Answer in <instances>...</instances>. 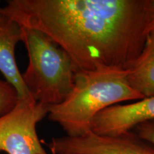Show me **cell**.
I'll return each mask as SVG.
<instances>
[{
  "mask_svg": "<svg viewBox=\"0 0 154 154\" xmlns=\"http://www.w3.org/2000/svg\"><path fill=\"white\" fill-rule=\"evenodd\" d=\"M0 13L49 36L77 72L129 70L153 31L151 0H8Z\"/></svg>",
  "mask_w": 154,
  "mask_h": 154,
  "instance_id": "obj_1",
  "label": "cell"
},
{
  "mask_svg": "<svg viewBox=\"0 0 154 154\" xmlns=\"http://www.w3.org/2000/svg\"><path fill=\"white\" fill-rule=\"evenodd\" d=\"M143 96L127 80V71H79L73 89L61 103L48 107V118L61 127L66 136H79L91 131L92 121L107 108Z\"/></svg>",
  "mask_w": 154,
  "mask_h": 154,
  "instance_id": "obj_2",
  "label": "cell"
},
{
  "mask_svg": "<svg viewBox=\"0 0 154 154\" xmlns=\"http://www.w3.org/2000/svg\"><path fill=\"white\" fill-rule=\"evenodd\" d=\"M21 29V42L29 57L27 68L22 74L25 86L36 103L47 107L59 104L74 87L77 71L72 59L45 34L23 26Z\"/></svg>",
  "mask_w": 154,
  "mask_h": 154,
  "instance_id": "obj_3",
  "label": "cell"
},
{
  "mask_svg": "<svg viewBox=\"0 0 154 154\" xmlns=\"http://www.w3.org/2000/svg\"><path fill=\"white\" fill-rule=\"evenodd\" d=\"M48 114V107L19 100L0 117V152L8 154H48L36 132V125Z\"/></svg>",
  "mask_w": 154,
  "mask_h": 154,
  "instance_id": "obj_4",
  "label": "cell"
},
{
  "mask_svg": "<svg viewBox=\"0 0 154 154\" xmlns=\"http://www.w3.org/2000/svg\"><path fill=\"white\" fill-rule=\"evenodd\" d=\"M47 146L52 154H154V146L133 131L118 136L88 131L75 137L53 138Z\"/></svg>",
  "mask_w": 154,
  "mask_h": 154,
  "instance_id": "obj_5",
  "label": "cell"
},
{
  "mask_svg": "<svg viewBox=\"0 0 154 154\" xmlns=\"http://www.w3.org/2000/svg\"><path fill=\"white\" fill-rule=\"evenodd\" d=\"M154 120V96L132 103L117 104L100 112L92 121L91 131L99 135L118 136L132 131L137 125Z\"/></svg>",
  "mask_w": 154,
  "mask_h": 154,
  "instance_id": "obj_6",
  "label": "cell"
},
{
  "mask_svg": "<svg viewBox=\"0 0 154 154\" xmlns=\"http://www.w3.org/2000/svg\"><path fill=\"white\" fill-rule=\"evenodd\" d=\"M22 41L21 26L0 13V72L14 86L20 101H34L25 86L15 59V47Z\"/></svg>",
  "mask_w": 154,
  "mask_h": 154,
  "instance_id": "obj_7",
  "label": "cell"
},
{
  "mask_svg": "<svg viewBox=\"0 0 154 154\" xmlns=\"http://www.w3.org/2000/svg\"><path fill=\"white\" fill-rule=\"evenodd\" d=\"M127 80L143 98L154 96V30L149 34L137 60L127 71Z\"/></svg>",
  "mask_w": 154,
  "mask_h": 154,
  "instance_id": "obj_8",
  "label": "cell"
},
{
  "mask_svg": "<svg viewBox=\"0 0 154 154\" xmlns=\"http://www.w3.org/2000/svg\"><path fill=\"white\" fill-rule=\"evenodd\" d=\"M19 101L14 86L7 81L0 79V117L11 111Z\"/></svg>",
  "mask_w": 154,
  "mask_h": 154,
  "instance_id": "obj_9",
  "label": "cell"
},
{
  "mask_svg": "<svg viewBox=\"0 0 154 154\" xmlns=\"http://www.w3.org/2000/svg\"><path fill=\"white\" fill-rule=\"evenodd\" d=\"M134 130L136 136L154 146V120L141 123L135 127Z\"/></svg>",
  "mask_w": 154,
  "mask_h": 154,
  "instance_id": "obj_10",
  "label": "cell"
},
{
  "mask_svg": "<svg viewBox=\"0 0 154 154\" xmlns=\"http://www.w3.org/2000/svg\"><path fill=\"white\" fill-rule=\"evenodd\" d=\"M151 25L152 29L154 30V0H151Z\"/></svg>",
  "mask_w": 154,
  "mask_h": 154,
  "instance_id": "obj_11",
  "label": "cell"
}]
</instances>
